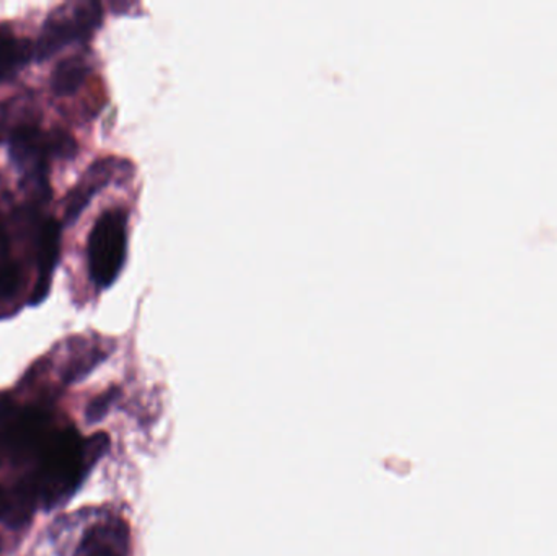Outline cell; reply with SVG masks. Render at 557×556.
I'll return each mask as SVG.
<instances>
[{
	"label": "cell",
	"instance_id": "cell-1",
	"mask_svg": "<svg viewBox=\"0 0 557 556\" xmlns=\"http://www.w3.org/2000/svg\"><path fill=\"white\" fill-rule=\"evenodd\" d=\"M110 440L107 434H95L82 441L74 430L52 433L41 450V472L35 477L39 499L48 508L77 489L85 473L107 453Z\"/></svg>",
	"mask_w": 557,
	"mask_h": 556
},
{
	"label": "cell",
	"instance_id": "cell-2",
	"mask_svg": "<svg viewBox=\"0 0 557 556\" xmlns=\"http://www.w3.org/2000/svg\"><path fill=\"white\" fill-rule=\"evenodd\" d=\"M127 250V215L121 209L103 212L88 238V268L91 280L100 287L116 281Z\"/></svg>",
	"mask_w": 557,
	"mask_h": 556
},
{
	"label": "cell",
	"instance_id": "cell-3",
	"mask_svg": "<svg viewBox=\"0 0 557 556\" xmlns=\"http://www.w3.org/2000/svg\"><path fill=\"white\" fill-rule=\"evenodd\" d=\"M101 16L103 12L98 2L62 5L49 15L48 22L42 26L38 45H36V55L39 59H46L71 42L87 39L100 25Z\"/></svg>",
	"mask_w": 557,
	"mask_h": 556
},
{
	"label": "cell",
	"instance_id": "cell-4",
	"mask_svg": "<svg viewBox=\"0 0 557 556\" xmlns=\"http://www.w3.org/2000/svg\"><path fill=\"white\" fill-rule=\"evenodd\" d=\"M74 149V143H65V136H46L35 127H23L13 134L10 152L13 162L26 172H36L45 166L46 159L51 153L65 152V149Z\"/></svg>",
	"mask_w": 557,
	"mask_h": 556
},
{
	"label": "cell",
	"instance_id": "cell-5",
	"mask_svg": "<svg viewBox=\"0 0 557 556\" xmlns=\"http://www.w3.org/2000/svg\"><path fill=\"white\" fill-rule=\"evenodd\" d=\"M59 245H61V227L54 219L45 222L39 235L38 248V281L32 294V306H38L49 294L51 286L52 271L58 263Z\"/></svg>",
	"mask_w": 557,
	"mask_h": 556
},
{
	"label": "cell",
	"instance_id": "cell-6",
	"mask_svg": "<svg viewBox=\"0 0 557 556\" xmlns=\"http://www.w3.org/2000/svg\"><path fill=\"white\" fill-rule=\"evenodd\" d=\"M111 173H113L111 160H100L88 169L82 182L69 195L67 209H65V218L69 222L77 219L85 206L94 198L95 193L100 191L110 182Z\"/></svg>",
	"mask_w": 557,
	"mask_h": 556
},
{
	"label": "cell",
	"instance_id": "cell-7",
	"mask_svg": "<svg viewBox=\"0 0 557 556\" xmlns=\"http://www.w3.org/2000/svg\"><path fill=\"white\" fill-rule=\"evenodd\" d=\"M38 499V483L35 477L22 480L18 485L13 486L12 492L9 490V508L3 522L12 529L22 528L32 519Z\"/></svg>",
	"mask_w": 557,
	"mask_h": 556
},
{
	"label": "cell",
	"instance_id": "cell-8",
	"mask_svg": "<svg viewBox=\"0 0 557 556\" xmlns=\"http://www.w3.org/2000/svg\"><path fill=\"white\" fill-rule=\"evenodd\" d=\"M126 528L123 524L100 526L88 532L77 556H124Z\"/></svg>",
	"mask_w": 557,
	"mask_h": 556
},
{
	"label": "cell",
	"instance_id": "cell-9",
	"mask_svg": "<svg viewBox=\"0 0 557 556\" xmlns=\"http://www.w3.org/2000/svg\"><path fill=\"white\" fill-rule=\"evenodd\" d=\"M87 62L81 58H67L59 62L52 74V90L58 95H71L81 88L87 77Z\"/></svg>",
	"mask_w": 557,
	"mask_h": 556
},
{
	"label": "cell",
	"instance_id": "cell-10",
	"mask_svg": "<svg viewBox=\"0 0 557 556\" xmlns=\"http://www.w3.org/2000/svg\"><path fill=\"white\" fill-rule=\"evenodd\" d=\"M28 54L29 51L25 45H22L12 33L0 28V78L15 74Z\"/></svg>",
	"mask_w": 557,
	"mask_h": 556
},
{
	"label": "cell",
	"instance_id": "cell-11",
	"mask_svg": "<svg viewBox=\"0 0 557 556\" xmlns=\"http://www.w3.org/2000/svg\"><path fill=\"white\" fill-rule=\"evenodd\" d=\"M20 286V270L12 261L0 263V297L15 296Z\"/></svg>",
	"mask_w": 557,
	"mask_h": 556
},
{
	"label": "cell",
	"instance_id": "cell-12",
	"mask_svg": "<svg viewBox=\"0 0 557 556\" xmlns=\"http://www.w3.org/2000/svg\"><path fill=\"white\" fill-rule=\"evenodd\" d=\"M114 395H116V391L107 392L104 395H100L97 400L91 401L87 408V420L90 423H97L101 418L107 415L108 408H110L111 401L114 400Z\"/></svg>",
	"mask_w": 557,
	"mask_h": 556
},
{
	"label": "cell",
	"instance_id": "cell-13",
	"mask_svg": "<svg viewBox=\"0 0 557 556\" xmlns=\"http://www.w3.org/2000/svg\"><path fill=\"white\" fill-rule=\"evenodd\" d=\"M7 508H9V490L0 486V521H3V518H5Z\"/></svg>",
	"mask_w": 557,
	"mask_h": 556
}]
</instances>
